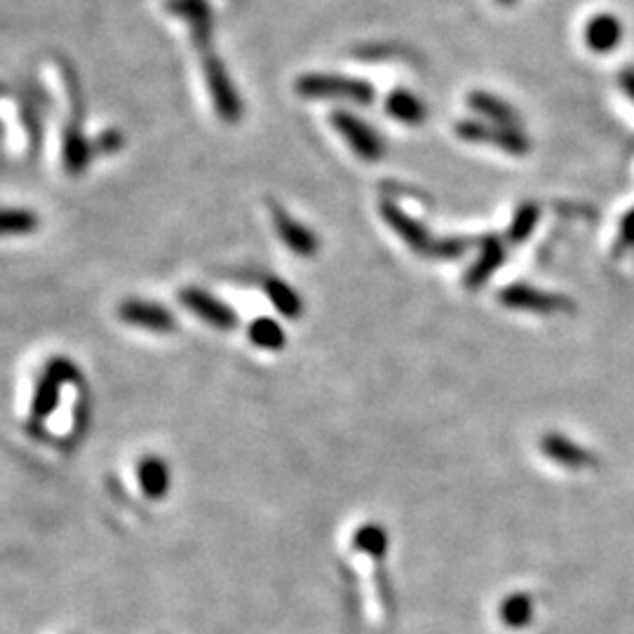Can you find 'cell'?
Returning <instances> with one entry per match:
<instances>
[{
  "instance_id": "cell-1",
  "label": "cell",
  "mask_w": 634,
  "mask_h": 634,
  "mask_svg": "<svg viewBox=\"0 0 634 634\" xmlns=\"http://www.w3.org/2000/svg\"><path fill=\"white\" fill-rule=\"evenodd\" d=\"M381 217L386 219V224L397 233V238H402L414 252H421L423 256H437V259H454L465 252V242L461 240H435L433 235L426 231V226L418 224L416 219H411L409 214H404L400 207L386 200L381 202Z\"/></svg>"
},
{
  "instance_id": "cell-2",
  "label": "cell",
  "mask_w": 634,
  "mask_h": 634,
  "mask_svg": "<svg viewBox=\"0 0 634 634\" xmlns=\"http://www.w3.org/2000/svg\"><path fill=\"white\" fill-rule=\"evenodd\" d=\"M294 90L306 99H343L357 106H369L374 101V87L369 80L343 73H306L296 78Z\"/></svg>"
},
{
  "instance_id": "cell-3",
  "label": "cell",
  "mask_w": 634,
  "mask_h": 634,
  "mask_svg": "<svg viewBox=\"0 0 634 634\" xmlns=\"http://www.w3.org/2000/svg\"><path fill=\"white\" fill-rule=\"evenodd\" d=\"M78 379H80L78 367L69 360V357L57 355L52 357V360H47L45 369L40 372L36 381V388H33L29 421L43 423L45 418L55 414L59 407V395H62V388Z\"/></svg>"
},
{
  "instance_id": "cell-4",
  "label": "cell",
  "mask_w": 634,
  "mask_h": 634,
  "mask_svg": "<svg viewBox=\"0 0 634 634\" xmlns=\"http://www.w3.org/2000/svg\"><path fill=\"white\" fill-rule=\"evenodd\" d=\"M202 76H205V85L209 97H212L214 111L224 120L226 125H238L245 106H242L240 92L235 90L231 73L226 71V66L214 52H205L202 55Z\"/></svg>"
},
{
  "instance_id": "cell-5",
  "label": "cell",
  "mask_w": 634,
  "mask_h": 634,
  "mask_svg": "<svg viewBox=\"0 0 634 634\" xmlns=\"http://www.w3.org/2000/svg\"><path fill=\"white\" fill-rule=\"evenodd\" d=\"M456 134L468 144L494 146L498 151L510 155H524L531 151V139L526 137L522 127L496 125L480 118H465L456 125Z\"/></svg>"
},
{
  "instance_id": "cell-6",
  "label": "cell",
  "mask_w": 634,
  "mask_h": 634,
  "mask_svg": "<svg viewBox=\"0 0 634 634\" xmlns=\"http://www.w3.org/2000/svg\"><path fill=\"white\" fill-rule=\"evenodd\" d=\"M329 123L339 132V137L346 141L350 151L364 160V163H379L383 155H386V141H383L381 134L367 120L357 118L355 113L334 111L329 116Z\"/></svg>"
},
{
  "instance_id": "cell-7",
  "label": "cell",
  "mask_w": 634,
  "mask_h": 634,
  "mask_svg": "<svg viewBox=\"0 0 634 634\" xmlns=\"http://www.w3.org/2000/svg\"><path fill=\"white\" fill-rule=\"evenodd\" d=\"M179 303L188 313L200 317L205 325H212L219 332H231L238 327L240 317L235 313L233 306H228L224 299L214 296L212 292L202 287H184L179 292Z\"/></svg>"
},
{
  "instance_id": "cell-8",
  "label": "cell",
  "mask_w": 634,
  "mask_h": 634,
  "mask_svg": "<svg viewBox=\"0 0 634 634\" xmlns=\"http://www.w3.org/2000/svg\"><path fill=\"white\" fill-rule=\"evenodd\" d=\"M118 317L125 325L144 329V332L151 334H172L177 329V317H174L170 308L158 301L137 299V296L120 303Z\"/></svg>"
},
{
  "instance_id": "cell-9",
  "label": "cell",
  "mask_w": 634,
  "mask_h": 634,
  "mask_svg": "<svg viewBox=\"0 0 634 634\" xmlns=\"http://www.w3.org/2000/svg\"><path fill=\"white\" fill-rule=\"evenodd\" d=\"M501 303L512 310H524V313L536 315H559L569 313L571 301L566 296L548 294L541 289L526 287V285H512L501 292Z\"/></svg>"
},
{
  "instance_id": "cell-10",
  "label": "cell",
  "mask_w": 634,
  "mask_h": 634,
  "mask_svg": "<svg viewBox=\"0 0 634 634\" xmlns=\"http://www.w3.org/2000/svg\"><path fill=\"white\" fill-rule=\"evenodd\" d=\"M273 226L282 245L299 259H313L317 249H320V240H317L313 228L294 219L287 209L273 207Z\"/></svg>"
},
{
  "instance_id": "cell-11",
  "label": "cell",
  "mask_w": 634,
  "mask_h": 634,
  "mask_svg": "<svg viewBox=\"0 0 634 634\" xmlns=\"http://www.w3.org/2000/svg\"><path fill=\"white\" fill-rule=\"evenodd\" d=\"M165 8L188 24L193 43L202 50V55L209 52V43L214 38V15L207 0H167Z\"/></svg>"
},
{
  "instance_id": "cell-12",
  "label": "cell",
  "mask_w": 634,
  "mask_h": 634,
  "mask_svg": "<svg viewBox=\"0 0 634 634\" xmlns=\"http://www.w3.org/2000/svg\"><path fill=\"white\" fill-rule=\"evenodd\" d=\"M625 38V26L620 22V17L613 12H597L595 17H590L585 22L583 40L588 45L590 52L595 55H611L618 50V45Z\"/></svg>"
},
{
  "instance_id": "cell-13",
  "label": "cell",
  "mask_w": 634,
  "mask_h": 634,
  "mask_svg": "<svg viewBox=\"0 0 634 634\" xmlns=\"http://www.w3.org/2000/svg\"><path fill=\"white\" fill-rule=\"evenodd\" d=\"M137 482L148 501H163L172 489V470L163 456L146 454L137 463Z\"/></svg>"
},
{
  "instance_id": "cell-14",
  "label": "cell",
  "mask_w": 634,
  "mask_h": 634,
  "mask_svg": "<svg viewBox=\"0 0 634 634\" xmlns=\"http://www.w3.org/2000/svg\"><path fill=\"white\" fill-rule=\"evenodd\" d=\"M468 106L475 113V118L487 120V123L496 125H508V127H522V116L510 101L498 97L494 92L487 90H475L468 94Z\"/></svg>"
},
{
  "instance_id": "cell-15",
  "label": "cell",
  "mask_w": 634,
  "mask_h": 634,
  "mask_svg": "<svg viewBox=\"0 0 634 634\" xmlns=\"http://www.w3.org/2000/svg\"><path fill=\"white\" fill-rule=\"evenodd\" d=\"M386 113L407 127H421L428 118V104L416 92L397 87L386 97Z\"/></svg>"
},
{
  "instance_id": "cell-16",
  "label": "cell",
  "mask_w": 634,
  "mask_h": 634,
  "mask_svg": "<svg viewBox=\"0 0 634 634\" xmlns=\"http://www.w3.org/2000/svg\"><path fill=\"white\" fill-rule=\"evenodd\" d=\"M541 449L543 454L552 458L557 465H562V468H571V470H583L588 468V465L595 463V456L590 454L588 449L578 447L573 440H566L564 435H557V433H550L545 435L541 440Z\"/></svg>"
},
{
  "instance_id": "cell-17",
  "label": "cell",
  "mask_w": 634,
  "mask_h": 634,
  "mask_svg": "<svg viewBox=\"0 0 634 634\" xmlns=\"http://www.w3.org/2000/svg\"><path fill=\"white\" fill-rule=\"evenodd\" d=\"M62 155H64V167L69 174H83L92 163L94 144L87 141V137L80 130L78 123H71L64 132L62 141Z\"/></svg>"
},
{
  "instance_id": "cell-18",
  "label": "cell",
  "mask_w": 634,
  "mask_h": 634,
  "mask_svg": "<svg viewBox=\"0 0 634 634\" xmlns=\"http://www.w3.org/2000/svg\"><path fill=\"white\" fill-rule=\"evenodd\" d=\"M263 294L268 296L273 308L282 317H287V320H299L303 315V299L289 282L280 278H266L263 280Z\"/></svg>"
},
{
  "instance_id": "cell-19",
  "label": "cell",
  "mask_w": 634,
  "mask_h": 634,
  "mask_svg": "<svg viewBox=\"0 0 634 634\" xmlns=\"http://www.w3.org/2000/svg\"><path fill=\"white\" fill-rule=\"evenodd\" d=\"M247 339L252 346L268 350V353H280L287 346V332L273 317H256V320L249 322Z\"/></svg>"
},
{
  "instance_id": "cell-20",
  "label": "cell",
  "mask_w": 634,
  "mask_h": 634,
  "mask_svg": "<svg viewBox=\"0 0 634 634\" xmlns=\"http://www.w3.org/2000/svg\"><path fill=\"white\" fill-rule=\"evenodd\" d=\"M505 259V249L501 242H498L496 238H487L482 242V252L480 256H477V261L472 263L470 271H468V278H465V285L468 287H480L487 282L491 275L496 273V268L501 266Z\"/></svg>"
},
{
  "instance_id": "cell-21",
  "label": "cell",
  "mask_w": 634,
  "mask_h": 634,
  "mask_svg": "<svg viewBox=\"0 0 634 634\" xmlns=\"http://www.w3.org/2000/svg\"><path fill=\"white\" fill-rule=\"evenodd\" d=\"M40 228V217L26 207H0V238H22Z\"/></svg>"
},
{
  "instance_id": "cell-22",
  "label": "cell",
  "mask_w": 634,
  "mask_h": 634,
  "mask_svg": "<svg viewBox=\"0 0 634 634\" xmlns=\"http://www.w3.org/2000/svg\"><path fill=\"white\" fill-rule=\"evenodd\" d=\"M534 618V599L529 595H510L501 604V620L508 627H524Z\"/></svg>"
},
{
  "instance_id": "cell-23",
  "label": "cell",
  "mask_w": 634,
  "mask_h": 634,
  "mask_svg": "<svg viewBox=\"0 0 634 634\" xmlns=\"http://www.w3.org/2000/svg\"><path fill=\"white\" fill-rule=\"evenodd\" d=\"M355 548L367 552V555L372 557L383 559L388 548V538H386V531H383V526H376V524L360 526V529L355 531Z\"/></svg>"
},
{
  "instance_id": "cell-24",
  "label": "cell",
  "mask_w": 634,
  "mask_h": 634,
  "mask_svg": "<svg viewBox=\"0 0 634 634\" xmlns=\"http://www.w3.org/2000/svg\"><path fill=\"white\" fill-rule=\"evenodd\" d=\"M536 221H538V207L536 205H531L529 202V205L519 207V212L515 214V221H512V226H510V240H515V242L524 240L526 235L534 231Z\"/></svg>"
},
{
  "instance_id": "cell-25",
  "label": "cell",
  "mask_w": 634,
  "mask_h": 634,
  "mask_svg": "<svg viewBox=\"0 0 634 634\" xmlns=\"http://www.w3.org/2000/svg\"><path fill=\"white\" fill-rule=\"evenodd\" d=\"M123 146V134H120L118 130H106L101 137L97 139V144H94V151L99 153H116L118 148Z\"/></svg>"
},
{
  "instance_id": "cell-26",
  "label": "cell",
  "mask_w": 634,
  "mask_h": 634,
  "mask_svg": "<svg viewBox=\"0 0 634 634\" xmlns=\"http://www.w3.org/2000/svg\"><path fill=\"white\" fill-rule=\"evenodd\" d=\"M634 247V209L623 219L618 231V249Z\"/></svg>"
},
{
  "instance_id": "cell-27",
  "label": "cell",
  "mask_w": 634,
  "mask_h": 634,
  "mask_svg": "<svg viewBox=\"0 0 634 634\" xmlns=\"http://www.w3.org/2000/svg\"><path fill=\"white\" fill-rule=\"evenodd\" d=\"M618 85H620V90H623L625 97L634 104V66H627V69L618 73Z\"/></svg>"
},
{
  "instance_id": "cell-28",
  "label": "cell",
  "mask_w": 634,
  "mask_h": 634,
  "mask_svg": "<svg viewBox=\"0 0 634 634\" xmlns=\"http://www.w3.org/2000/svg\"><path fill=\"white\" fill-rule=\"evenodd\" d=\"M498 5H503V8H510V5H515L517 0H496Z\"/></svg>"
}]
</instances>
